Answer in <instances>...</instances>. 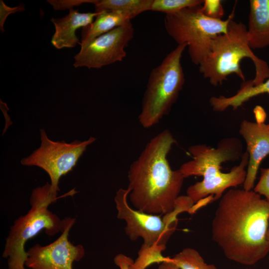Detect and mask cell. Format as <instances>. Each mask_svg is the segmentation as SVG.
<instances>
[{
    "label": "cell",
    "mask_w": 269,
    "mask_h": 269,
    "mask_svg": "<svg viewBox=\"0 0 269 269\" xmlns=\"http://www.w3.org/2000/svg\"><path fill=\"white\" fill-rule=\"evenodd\" d=\"M188 151L192 159L183 163L179 170L184 178L202 176L203 180L188 187L186 195L196 204L207 198L213 200L221 198L229 188L245 182L249 154L243 152L240 139L224 138L213 148L204 144L190 146Z\"/></svg>",
    "instance_id": "3957f363"
},
{
    "label": "cell",
    "mask_w": 269,
    "mask_h": 269,
    "mask_svg": "<svg viewBox=\"0 0 269 269\" xmlns=\"http://www.w3.org/2000/svg\"><path fill=\"white\" fill-rule=\"evenodd\" d=\"M57 199L48 182L32 190L30 208L14 221L5 239L2 257L7 258L8 269H25V244L40 232L44 230L47 235L52 236L61 231L62 220L48 209Z\"/></svg>",
    "instance_id": "5b68a950"
},
{
    "label": "cell",
    "mask_w": 269,
    "mask_h": 269,
    "mask_svg": "<svg viewBox=\"0 0 269 269\" xmlns=\"http://www.w3.org/2000/svg\"><path fill=\"white\" fill-rule=\"evenodd\" d=\"M268 127L269 128V124H268Z\"/></svg>",
    "instance_id": "484cf974"
},
{
    "label": "cell",
    "mask_w": 269,
    "mask_h": 269,
    "mask_svg": "<svg viewBox=\"0 0 269 269\" xmlns=\"http://www.w3.org/2000/svg\"><path fill=\"white\" fill-rule=\"evenodd\" d=\"M186 47L178 45L150 72L138 117L142 127L158 124L176 102L185 82L181 58Z\"/></svg>",
    "instance_id": "8992f818"
},
{
    "label": "cell",
    "mask_w": 269,
    "mask_h": 269,
    "mask_svg": "<svg viewBox=\"0 0 269 269\" xmlns=\"http://www.w3.org/2000/svg\"><path fill=\"white\" fill-rule=\"evenodd\" d=\"M246 58L252 61L256 71L255 78L247 81L248 84L257 86L269 78L267 62L257 56L249 45L246 26L232 18L227 32L218 35L213 41L210 50L199 65V71L214 86L222 84L232 74L245 82L240 63Z\"/></svg>",
    "instance_id": "277c9868"
},
{
    "label": "cell",
    "mask_w": 269,
    "mask_h": 269,
    "mask_svg": "<svg viewBox=\"0 0 269 269\" xmlns=\"http://www.w3.org/2000/svg\"><path fill=\"white\" fill-rule=\"evenodd\" d=\"M269 201L254 190L230 189L215 212L212 239L229 260L252 266L269 252Z\"/></svg>",
    "instance_id": "6da1fadb"
},
{
    "label": "cell",
    "mask_w": 269,
    "mask_h": 269,
    "mask_svg": "<svg viewBox=\"0 0 269 269\" xmlns=\"http://www.w3.org/2000/svg\"><path fill=\"white\" fill-rule=\"evenodd\" d=\"M75 221V218L69 217L62 219L61 234L55 241L45 246L37 243L29 248L25 266L31 269H73V263L85 254L83 245H75L68 240Z\"/></svg>",
    "instance_id": "30bf717a"
},
{
    "label": "cell",
    "mask_w": 269,
    "mask_h": 269,
    "mask_svg": "<svg viewBox=\"0 0 269 269\" xmlns=\"http://www.w3.org/2000/svg\"><path fill=\"white\" fill-rule=\"evenodd\" d=\"M239 133L244 139L249 154V162L243 189L250 191L254 187L258 171L263 160L269 155V128L264 122L243 121Z\"/></svg>",
    "instance_id": "7c38bea8"
},
{
    "label": "cell",
    "mask_w": 269,
    "mask_h": 269,
    "mask_svg": "<svg viewBox=\"0 0 269 269\" xmlns=\"http://www.w3.org/2000/svg\"><path fill=\"white\" fill-rule=\"evenodd\" d=\"M201 5L184 8L166 15L164 27L168 34L178 44H186L193 63L199 65L210 50L214 39L228 31L234 11L226 20L207 17Z\"/></svg>",
    "instance_id": "52a82bcc"
},
{
    "label": "cell",
    "mask_w": 269,
    "mask_h": 269,
    "mask_svg": "<svg viewBox=\"0 0 269 269\" xmlns=\"http://www.w3.org/2000/svg\"><path fill=\"white\" fill-rule=\"evenodd\" d=\"M158 269H181L176 265L171 260L170 258H166L159 265Z\"/></svg>",
    "instance_id": "cb8c5ba5"
},
{
    "label": "cell",
    "mask_w": 269,
    "mask_h": 269,
    "mask_svg": "<svg viewBox=\"0 0 269 269\" xmlns=\"http://www.w3.org/2000/svg\"><path fill=\"white\" fill-rule=\"evenodd\" d=\"M132 24L118 27L91 41L74 56L75 68H101L123 61L127 55L125 48L133 38Z\"/></svg>",
    "instance_id": "8fae6325"
},
{
    "label": "cell",
    "mask_w": 269,
    "mask_h": 269,
    "mask_svg": "<svg viewBox=\"0 0 269 269\" xmlns=\"http://www.w3.org/2000/svg\"><path fill=\"white\" fill-rule=\"evenodd\" d=\"M201 8L203 14L211 18L222 19L224 14L220 0H204Z\"/></svg>",
    "instance_id": "44dd1931"
},
{
    "label": "cell",
    "mask_w": 269,
    "mask_h": 269,
    "mask_svg": "<svg viewBox=\"0 0 269 269\" xmlns=\"http://www.w3.org/2000/svg\"><path fill=\"white\" fill-rule=\"evenodd\" d=\"M254 191L265 196L269 201V167L261 169L260 180L254 188Z\"/></svg>",
    "instance_id": "7402d4cb"
},
{
    "label": "cell",
    "mask_w": 269,
    "mask_h": 269,
    "mask_svg": "<svg viewBox=\"0 0 269 269\" xmlns=\"http://www.w3.org/2000/svg\"><path fill=\"white\" fill-rule=\"evenodd\" d=\"M267 241H268L269 245V228L268 232H267Z\"/></svg>",
    "instance_id": "d4e9b609"
},
{
    "label": "cell",
    "mask_w": 269,
    "mask_h": 269,
    "mask_svg": "<svg viewBox=\"0 0 269 269\" xmlns=\"http://www.w3.org/2000/svg\"><path fill=\"white\" fill-rule=\"evenodd\" d=\"M176 142L168 130L152 137L128 171V198L135 209L164 215L176 208L185 179L172 170L167 155Z\"/></svg>",
    "instance_id": "7a4b0ae2"
},
{
    "label": "cell",
    "mask_w": 269,
    "mask_h": 269,
    "mask_svg": "<svg viewBox=\"0 0 269 269\" xmlns=\"http://www.w3.org/2000/svg\"></svg>",
    "instance_id": "4316f807"
},
{
    "label": "cell",
    "mask_w": 269,
    "mask_h": 269,
    "mask_svg": "<svg viewBox=\"0 0 269 269\" xmlns=\"http://www.w3.org/2000/svg\"><path fill=\"white\" fill-rule=\"evenodd\" d=\"M0 27L1 32L4 31L3 28V23L6 18L7 15L11 13H14L17 11H22L24 10V6L23 5H19L14 7H10L6 5L3 0H0Z\"/></svg>",
    "instance_id": "603a6c76"
},
{
    "label": "cell",
    "mask_w": 269,
    "mask_h": 269,
    "mask_svg": "<svg viewBox=\"0 0 269 269\" xmlns=\"http://www.w3.org/2000/svg\"><path fill=\"white\" fill-rule=\"evenodd\" d=\"M133 18L129 14L120 11L99 13L92 23L82 28L81 47L86 46L96 37L118 27L131 24Z\"/></svg>",
    "instance_id": "9a60e30c"
},
{
    "label": "cell",
    "mask_w": 269,
    "mask_h": 269,
    "mask_svg": "<svg viewBox=\"0 0 269 269\" xmlns=\"http://www.w3.org/2000/svg\"><path fill=\"white\" fill-rule=\"evenodd\" d=\"M163 251L160 248H150L142 245L138 252V257L134 263L131 262V259L124 255L117 256L114 262L121 269H145L152 264H160L166 259V258L161 255Z\"/></svg>",
    "instance_id": "e0dca14e"
},
{
    "label": "cell",
    "mask_w": 269,
    "mask_h": 269,
    "mask_svg": "<svg viewBox=\"0 0 269 269\" xmlns=\"http://www.w3.org/2000/svg\"><path fill=\"white\" fill-rule=\"evenodd\" d=\"M181 269H217L213 265L206 264L195 249L186 248L170 258Z\"/></svg>",
    "instance_id": "d6986e66"
},
{
    "label": "cell",
    "mask_w": 269,
    "mask_h": 269,
    "mask_svg": "<svg viewBox=\"0 0 269 269\" xmlns=\"http://www.w3.org/2000/svg\"><path fill=\"white\" fill-rule=\"evenodd\" d=\"M40 133L39 147L20 162L23 165L37 166L46 172L50 179L52 192L57 197L61 177L73 169L88 145L96 138L90 137L82 141L76 140L67 143L50 139L43 129Z\"/></svg>",
    "instance_id": "9c48e42d"
},
{
    "label": "cell",
    "mask_w": 269,
    "mask_h": 269,
    "mask_svg": "<svg viewBox=\"0 0 269 269\" xmlns=\"http://www.w3.org/2000/svg\"><path fill=\"white\" fill-rule=\"evenodd\" d=\"M264 94H269V78L257 86L250 85L246 81L243 82L237 92L228 98L227 102L230 106L237 109L250 99Z\"/></svg>",
    "instance_id": "ac0fdd59"
},
{
    "label": "cell",
    "mask_w": 269,
    "mask_h": 269,
    "mask_svg": "<svg viewBox=\"0 0 269 269\" xmlns=\"http://www.w3.org/2000/svg\"><path fill=\"white\" fill-rule=\"evenodd\" d=\"M247 29L251 49L269 46V0H251Z\"/></svg>",
    "instance_id": "5bb4252c"
},
{
    "label": "cell",
    "mask_w": 269,
    "mask_h": 269,
    "mask_svg": "<svg viewBox=\"0 0 269 269\" xmlns=\"http://www.w3.org/2000/svg\"><path fill=\"white\" fill-rule=\"evenodd\" d=\"M153 0H92L95 12L120 11L131 15L133 18L141 13L150 10Z\"/></svg>",
    "instance_id": "2e32d148"
},
{
    "label": "cell",
    "mask_w": 269,
    "mask_h": 269,
    "mask_svg": "<svg viewBox=\"0 0 269 269\" xmlns=\"http://www.w3.org/2000/svg\"><path fill=\"white\" fill-rule=\"evenodd\" d=\"M203 1L204 0H153L150 10L171 14L185 8L201 5Z\"/></svg>",
    "instance_id": "ffe728a7"
},
{
    "label": "cell",
    "mask_w": 269,
    "mask_h": 269,
    "mask_svg": "<svg viewBox=\"0 0 269 269\" xmlns=\"http://www.w3.org/2000/svg\"><path fill=\"white\" fill-rule=\"evenodd\" d=\"M129 188L119 189L114 200L117 210V218L125 221L126 234L132 241L141 238L143 245L163 249L175 231L178 220L177 216L181 210L175 208L170 213L162 215L147 214L134 209L129 205Z\"/></svg>",
    "instance_id": "ba28073f"
},
{
    "label": "cell",
    "mask_w": 269,
    "mask_h": 269,
    "mask_svg": "<svg viewBox=\"0 0 269 269\" xmlns=\"http://www.w3.org/2000/svg\"><path fill=\"white\" fill-rule=\"evenodd\" d=\"M98 13L96 12H80L77 9L71 8L65 16L51 18V21L54 24L55 29L51 40L53 46L59 49L72 48L75 47L77 43L80 44L76 35V30L92 23L94 18Z\"/></svg>",
    "instance_id": "4fadbf2b"
}]
</instances>
